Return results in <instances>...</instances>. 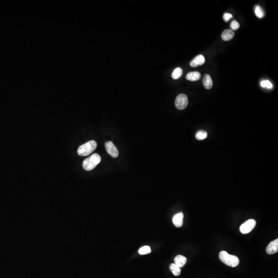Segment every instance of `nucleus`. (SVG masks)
<instances>
[{"label":"nucleus","instance_id":"f257e3e1","mask_svg":"<svg viewBox=\"0 0 278 278\" xmlns=\"http://www.w3.org/2000/svg\"><path fill=\"white\" fill-rule=\"evenodd\" d=\"M220 259L222 262L228 266L235 267L239 264V259L235 255L229 254L225 251H222L219 254Z\"/></svg>","mask_w":278,"mask_h":278},{"label":"nucleus","instance_id":"f03ea898","mask_svg":"<svg viewBox=\"0 0 278 278\" xmlns=\"http://www.w3.org/2000/svg\"><path fill=\"white\" fill-rule=\"evenodd\" d=\"M101 161L100 156L97 153H94L84 161L83 167L86 171H90L93 169Z\"/></svg>","mask_w":278,"mask_h":278},{"label":"nucleus","instance_id":"7ed1b4c3","mask_svg":"<svg viewBox=\"0 0 278 278\" xmlns=\"http://www.w3.org/2000/svg\"><path fill=\"white\" fill-rule=\"evenodd\" d=\"M96 147V142L94 140H91L79 146L77 153L80 156H87L91 153Z\"/></svg>","mask_w":278,"mask_h":278},{"label":"nucleus","instance_id":"20e7f679","mask_svg":"<svg viewBox=\"0 0 278 278\" xmlns=\"http://www.w3.org/2000/svg\"><path fill=\"white\" fill-rule=\"evenodd\" d=\"M188 103V98L187 95L185 94H180L176 97L175 105L177 109L183 110L187 107Z\"/></svg>","mask_w":278,"mask_h":278},{"label":"nucleus","instance_id":"39448f33","mask_svg":"<svg viewBox=\"0 0 278 278\" xmlns=\"http://www.w3.org/2000/svg\"><path fill=\"white\" fill-rule=\"evenodd\" d=\"M256 225V222L254 220H249L245 223L242 224L239 228V230L243 234H247L250 232L254 228Z\"/></svg>","mask_w":278,"mask_h":278},{"label":"nucleus","instance_id":"423d86ee","mask_svg":"<svg viewBox=\"0 0 278 278\" xmlns=\"http://www.w3.org/2000/svg\"><path fill=\"white\" fill-rule=\"evenodd\" d=\"M105 148L108 153L113 158H116L118 156V151L115 144L111 141H108L105 143Z\"/></svg>","mask_w":278,"mask_h":278},{"label":"nucleus","instance_id":"0eeeda50","mask_svg":"<svg viewBox=\"0 0 278 278\" xmlns=\"http://www.w3.org/2000/svg\"><path fill=\"white\" fill-rule=\"evenodd\" d=\"M184 215L182 212H180L175 215L172 218V223L176 227L180 228L182 227L183 224Z\"/></svg>","mask_w":278,"mask_h":278},{"label":"nucleus","instance_id":"6e6552de","mask_svg":"<svg viewBox=\"0 0 278 278\" xmlns=\"http://www.w3.org/2000/svg\"><path fill=\"white\" fill-rule=\"evenodd\" d=\"M278 251V239L269 243L266 248V252L269 254H276Z\"/></svg>","mask_w":278,"mask_h":278},{"label":"nucleus","instance_id":"1a4fd4ad","mask_svg":"<svg viewBox=\"0 0 278 278\" xmlns=\"http://www.w3.org/2000/svg\"><path fill=\"white\" fill-rule=\"evenodd\" d=\"M205 62V58L202 55H199L191 62V67H197L199 65H203Z\"/></svg>","mask_w":278,"mask_h":278},{"label":"nucleus","instance_id":"9d476101","mask_svg":"<svg viewBox=\"0 0 278 278\" xmlns=\"http://www.w3.org/2000/svg\"><path fill=\"white\" fill-rule=\"evenodd\" d=\"M234 35V31L231 30H226L222 33V38L223 40L228 41L232 39Z\"/></svg>","mask_w":278,"mask_h":278},{"label":"nucleus","instance_id":"9b49d317","mask_svg":"<svg viewBox=\"0 0 278 278\" xmlns=\"http://www.w3.org/2000/svg\"><path fill=\"white\" fill-rule=\"evenodd\" d=\"M187 259L185 257L182 255H177L174 259L175 264L180 268L185 266L187 263Z\"/></svg>","mask_w":278,"mask_h":278},{"label":"nucleus","instance_id":"f8f14e48","mask_svg":"<svg viewBox=\"0 0 278 278\" xmlns=\"http://www.w3.org/2000/svg\"><path fill=\"white\" fill-rule=\"evenodd\" d=\"M201 75L198 72H191L186 76L187 80L190 81H197L201 78Z\"/></svg>","mask_w":278,"mask_h":278},{"label":"nucleus","instance_id":"ddd939ff","mask_svg":"<svg viewBox=\"0 0 278 278\" xmlns=\"http://www.w3.org/2000/svg\"><path fill=\"white\" fill-rule=\"evenodd\" d=\"M203 83H204V88L207 89H211L213 86V81L212 80L211 77L208 74H206L204 75V79H203Z\"/></svg>","mask_w":278,"mask_h":278},{"label":"nucleus","instance_id":"4468645a","mask_svg":"<svg viewBox=\"0 0 278 278\" xmlns=\"http://www.w3.org/2000/svg\"><path fill=\"white\" fill-rule=\"evenodd\" d=\"M169 269L175 276H178L181 273V268L178 267L175 263H172L170 265Z\"/></svg>","mask_w":278,"mask_h":278},{"label":"nucleus","instance_id":"2eb2a0df","mask_svg":"<svg viewBox=\"0 0 278 278\" xmlns=\"http://www.w3.org/2000/svg\"><path fill=\"white\" fill-rule=\"evenodd\" d=\"M183 73V70L181 68H177L173 71L172 74V78L174 79H177L179 78Z\"/></svg>","mask_w":278,"mask_h":278},{"label":"nucleus","instance_id":"dca6fc26","mask_svg":"<svg viewBox=\"0 0 278 278\" xmlns=\"http://www.w3.org/2000/svg\"><path fill=\"white\" fill-rule=\"evenodd\" d=\"M254 12L257 17L260 19L263 18L265 16V13L263 9L260 6L257 5L255 6Z\"/></svg>","mask_w":278,"mask_h":278},{"label":"nucleus","instance_id":"f3484780","mask_svg":"<svg viewBox=\"0 0 278 278\" xmlns=\"http://www.w3.org/2000/svg\"><path fill=\"white\" fill-rule=\"evenodd\" d=\"M208 134L204 130H200L196 134V138L198 140H202L207 137Z\"/></svg>","mask_w":278,"mask_h":278},{"label":"nucleus","instance_id":"a211bd4d","mask_svg":"<svg viewBox=\"0 0 278 278\" xmlns=\"http://www.w3.org/2000/svg\"><path fill=\"white\" fill-rule=\"evenodd\" d=\"M151 251V249L150 248V246H145L141 247L138 251V252L141 255H144V254H150Z\"/></svg>","mask_w":278,"mask_h":278},{"label":"nucleus","instance_id":"6ab92c4d","mask_svg":"<svg viewBox=\"0 0 278 278\" xmlns=\"http://www.w3.org/2000/svg\"><path fill=\"white\" fill-rule=\"evenodd\" d=\"M261 86L262 87H264V88L266 87V88H268V89H271V88H273V84L268 80L263 81H261Z\"/></svg>","mask_w":278,"mask_h":278},{"label":"nucleus","instance_id":"aec40b11","mask_svg":"<svg viewBox=\"0 0 278 278\" xmlns=\"http://www.w3.org/2000/svg\"><path fill=\"white\" fill-rule=\"evenodd\" d=\"M230 27L231 28V30H232L233 31L237 30L239 28V24L236 20H234L231 23Z\"/></svg>","mask_w":278,"mask_h":278},{"label":"nucleus","instance_id":"412c9836","mask_svg":"<svg viewBox=\"0 0 278 278\" xmlns=\"http://www.w3.org/2000/svg\"><path fill=\"white\" fill-rule=\"evenodd\" d=\"M232 17V15L228 13H225L223 16V19H224V21L226 22L229 21Z\"/></svg>","mask_w":278,"mask_h":278}]
</instances>
